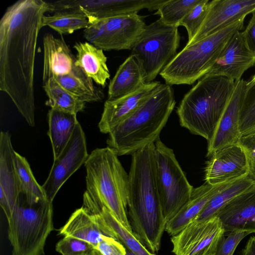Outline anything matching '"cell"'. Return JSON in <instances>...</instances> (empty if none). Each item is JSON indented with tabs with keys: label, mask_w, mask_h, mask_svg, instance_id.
<instances>
[{
	"label": "cell",
	"mask_w": 255,
	"mask_h": 255,
	"mask_svg": "<svg viewBox=\"0 0 255 255\" xmlns=\"http://www.w3.org/2000/svg\"><path fill=\"white\" fill-rule=\"evenodd\" d=\"M255 182V179L250 175L233 181L215 195L194 220H205L215 216L223 206L248 189Z\"/></svg>",
	"instance_id": "4316f807"
},
{
	"label": "cell",
	"mask_w": 255,
	"mask_h": 255,
	"mask_svg": "<svg viewBox=\"0 0 255 255\" xmlns=\"http://www.w3.org/2000/svg\"><path fill=\"white\" fill-rule=\"evenodd\" d=\"M160 84L159 81L146 83L130 94L116 99L107 100L98 124L100 131L109 133L113 128L133 113Z\"/></svg>",
	"instance_id": "e0dca14e"
},
{
	"label": "cell",
	"mask_w": 255,
	"mask_h": 255,
	"mask_svg": "<svg viewBox=\"0 0 255 255\" xmlns=\"http://www.w3.org/2000/svg\"><path fill=\"white\" fill-rule=\"evenodd\" d=\"M43 84L55 76L69 73L75 65L76 57L62 38L46 33L43 38Z\"/></svg>",
	"instance_id": "44dd1931"
},
{
	"label": "cell",
	"mask_w": 255,
	"mask_h": 255,
	"mask_svg": "<svg viewBox=\"0 0 255 255\" xmlns=\"http://www.w3.org/2000/svg\"><path fill=\"white\" fill-rule=\"evenodd\" d=\"M59 234L84 240L95 248L105 236L93 216L83 206L72 214Z\"/></svg>",
	"instance_id": "cb8c5ba5"
},
{
	"label": "cell",
	"mask_w": 255,
	"mask_h": 255,
	"mask_svg": "<svg viewBox=\"0 0 255 255\" xmlns=\"http://www.w3.org/2000/svg\"><path fill=\"white\" fill-rule=\"evenodd\" d=\"M95 249L102 255H126L125 246L117 240L106 236H103L101 241Z\"/></svg>",
	"instance_id": "d590c367"
},
{
	"label": "cell",
	"mask_w": 255,
	"mask_h": 255,
	"mask_svg": "<svg viewBox=\"0 0 255 255\" xmlns=\"http://www.w3.org/2000/svg\"><path fill=\"white\" fill-rule=\"evenodd\" d=\"M55 249L62 255H88L95 248L84 240L66 236L57 243Z\"/></svg>",
	"instance_id": "836d02e7"
},
{
	"label": "cell",
	"mask_w": 255,
	"mask_h": 255,
	"mask_svg": "<svg viewBox=\"0 0 255 255\" xmlns=\"http://www.w3.org/2000/svg\"><path fill=\"white\" fill-rule=\"evenodd\" d=\"M88 255H102V254L97 250L95 249L90 254Z\"/></svg>",
	"instance_id": "ab89813d"
},
{
	"label": "cell",
	"mask_w": 255,
	"mask_h": 255,
	"mask_svg": "<svg viewBox=\"0 0 255 255\" xmlns=\"http://www.w3.org/2000/svg\"><path fill=\"white\" fill-rule=\"evenodd\" d=\"M65 90L83 102L101 101L103 93L93 84L82 69L75 65L68 74L53 78Z\"/></svg>",
	"instance_id": "484cf974"
},
{
	"label": "cell",
	"mask_w": 255,
	"mask_h": 255,
	"mask_svg": "<svg viewBox=\"0 0 255 255\" xmlns=\"http://www.w3.org/2000/svg\"><path fill=\"white\" fill-rule=\"evenodd\" d=\"M246 82L243 79L235 82L230 99L213 136L208 141L207 156L210 157L216 151L237 143L240 137V114Z\"/></svg>",
	"instance_id": "9a60e30c"
},
{
	"label": "cell",
	"mask_w": 255,
	"mask_h": 255,
	"mask_svg": "<svg viewBox=\"0 0 255 255\" xmlns=\"http://www.w3.org/2000/svg\"><path fill=\"white\" fill-rule=\"evenodd\" d=\"M234 181L216 185L205 183L194 188L190 199L167 222L165 231L172 236L178 234L195 219L215 195Z\"/></svg>",
	"instance_id": "ffe728a7"
},
{
	"label": "cell",
	"mask_w": 255,
	"mask_h": 255,
	"mask_svg": "<svg viewBox=\"0 0 255 255\" xmlns=\"http://www.w3.org/2000/svg\"><path fill=\"white\" fill-rule=\"evenodd\" d=\"M89 155L85 133L78 122L67 145L54 160L49 175L42 186L49 201L53 202L63 184L85 164Z\"/></svg>",
	"instance_id": "7c38bea8"
},
{
	"label": "cell",
	"mask_w": 255,
	"mask_h": 255,
	"mask_svg": "<svg viewBox=\"0 0 255 255\" xmlns=\"http://www.w3.org/2000/svg\"><path fill=\"white\" fill-rule=\"evenodd\" d=\"M142 65L137 57L130 54L119 66L110 81L108 99L112 100L130 94L146 83Z\"/></svg>",
	"instance_id": "7402d4cb"
},
{
	"label": "cell",
	"mask_w": 255,
	"mask_h": 255,
	"mask_svg": "<svg viewBox=\"0 0 255 255\" xmlns=\"http://www.w3.org/2000/svg\"><path fill=\"white\" fill-rule=\"evenodd\" d=\"M241 136L255 133V74L247 81L240 114Z\"/></svg>",
	"instance_id": "4dcf8cb0"
},
{
	"label": "cell",
	"mask_w": 255,
	"mask_h": 255,
	"mask_svg": "<svg viewBox=\"0 0 255 255\" xmlns=\"http://www.w3.org/2000/svg\"><path fill=\"white\" fill-rule=\"evenodd\" d=\"M52 202L31 200L19 193L8 221L12 255H44L46 239L53 230Z\"/></svg>",
	"instance_id": "8992f818"
},
{
	"label": "cell",
	"mask_w": 255,
	"mask_h": 255,
	"mask_svg": "<svg viewBox=\"0 0 255 255\" xmlns=\"http://www.w3.org/2000/svg\"><path fill=\"white\" fill-rule=\"evenodd\" d=\"M246 17L222 29L185 46L160 73L166 84L191 85L211 70L226 44L244 27Z\"/></svg>",
	"instance_id": "52a82bcc"
},
{
	"label": "cell",
	"mask_w": 255,
	"mask_h": 255,
	"mask_svg": "<svg viewBox=\"0 0 255 255\" xmlns=\"http://www.w3.org/2000/svg\"><path fill=\"white\" fill-rule=\"evenodd\" d=\"M73 48L77 52L75 65L97 84L105 87L110 73L104 50L87 41L76 42Z\"/></svg>",
	"instance_id": "603a6c76"
},
{
	"label": "cell",
	"mask_w": 255,
	"mask_h": 255,
	"mask_svg": "<svg viewBox=\"0 0 255 255\" xmlns=\"http://www.w3.org/2000/svg\"><path fill=\"white\" fill-rule=\"evenodd\" d=\"M126 255H136L131 251H129V250L126 249Z\"/></svg>",
	"instance_id": "60d3db41"
},
{
	"label": "cell",
	"mask_w": 255,
	"mask_h": 255,
	"mask_svg": "<svg viewBox=\"0 0 255 255\" xmlns=\"http://www.w3.org/2000/svg\"><path fill=\"white\" fill-rule=\"evenodd\" d=\"M14 163L19 193L31 200L47 199L42 186L37 183L26 158L15 151Z\"/></svg>",
	"instance_id": "f1b7e54d"
},
{
	"label": "cell",
	"mask_w": 255,
	"mask_h": 255,
	"mask_svg": "<svg viewBox=\"0 0 255 255\" xmlns=\"http://www.w3.org/2000/svg\"><path fill=\"white\" fill-rule=\"evenodd\" d=\"M225 234L222 223L217 216L193 220L172 236V252L175 255H213Z\"/></svg>",
	"instance_id": "8fae6325"
},
{
	"label": "cell",
	"mask_w": 255,
	"mask_h": 255,
	"mask_svg": "<svg viewBox=\"0 0 255 255\" xmlns=\"http://www.w3.org/2000/svg\"><path fill=\"white\" fill-rule=\"evenodd\" d=\"M7 131L0 133V205L7 220L12 214L19 193L14 163L15 153Z\"/></svg>",
	"instance_id": "d6986e66"
},
{
	"label": "cell",
	"mask_w": 255,
	"mask_h": 255,
	"mask_svg": "<svg viewBox=\"0 0 255 255\" xmlns=\"http://www.w3.org/2000/svg\"><path fill=\"white\" fill-rule=\"evenodd\" d=\"M84 29L87 42L104 51L131 50L146 26L137 13L89 22Z\"/></svg>",
	"instance_id": "30bf717a"
},
{
	"label": "cell",
	"mask_w": 255,
	"mask_h": 255,
	"mask_svg": "<svg viewBox=\"0 0 255 255\" xmlns=\"http://www.w3.org/2000/svg\"><path fill=\"white\" fill-rule=\"evenodd\" d=\"M77 114L50 109L48 113V135L51 141L54 160L70 141L78 121Z\"/></svg>",
	"instance_id": "d4e9b609"
},
{
	"label": "cell",
	"mask_w": 255,
	"mask_h": 255,
	"mask_svg": "<svg viewBox=\"0 0 255 255\" xmlns=\"http://www.w3.org/2000/svg\"><path fill=\"white\" fill-rule=\"evenodd\" d=\"M48 97L46 106L51 109L77 114L83 111L85 103L80 101L52 78L43 84Z\"/></svg>",
	"instance_id": "83f0119b"
},
{
	"label": "cell",
	"mask_w": 255,
	"mask_h": 255,
	"mask_svg": "<svg viewBox=\"0 0 255 255\" xmlns=\"http://www.w3.org/2000/svg\"><path fill=\"white\" fill-rule=\"evenodd\" d=\"M249 234L250 233L244 231H234L225 234L213 255H233L241 241Z\"/></svg>",
	"instance_id": "e575fe53"
},
{
	"label": "cell",
	"mask_w": 255,
	"mask_h": 255,
	"mask_svg": "<svg viewBox=\"0 0 255 255\" xmlns=\"http://www.w3.org/2000/svg\"><path fill=\"white\" fill-rule=\"evenodd\" d=\"M201 0H166L154 13L163 23L179 26L183 17Z\"/></svg>",
	"instance_id": "1f68e13d"
},
{
	"label": "cell",
	"mask_w": 255,
	"mask_h": 255,
	"mask_svg": "<svg viewBox=\"0 0 255 255\" xmlns=\"http://www.w3.org/2000/svg\"><path fill=\"white\" fill-rule=\"evenodd\" d=\"M241 255H255V236L249 238Z\"/></svg>",
	"instance_id": "f35d334b"
},
{
	"label": "cell",
	"mask_w": 255,
	"mask_h": 255,
	"mask_svg": "<svg viewBox=\"0 0 255 255\" xmlns=\"http://www.w3.org/2000/svg\"><path fill=\"white\" fill-rule=\"evenodd\" d=\"M154 144L155 180L163 215L167 222L190 199L194 187L188 181L173 149L160 138Z\"/></svg>",
	"instance_id": "ba28073f"
},
{
	"label": "cell",
	"mask_w": 255,
	"mask_h": 255,
	"mask_svg": "<svg viewBox=\"0 0 255 255\" xmlns=\"http://www.w3.org/2000/svg\"><path fill=\"white\" fill-rule=\"evenodd\" d=\"M242 34L248 47L255 54V13L253 14Z\"/></svg>",
	"instance_id": "74e56055"
},
{
	"label": "cell",
	"mask_w": 255,
	"mask_h": 255,
	"mask_svg": "<svg viewBox=\"0 0 255 255\" xmlns=\"http://www.w3.org/2000/svg\"><path fill=\"white\" fill-rule=\"evenodd\" d=\"M255 13V0H213L201 26L186 46L222 29L238 19Z\"/></svg>",
	"instance_id": "5bb4252c"
},
{
	"label": "cell",
	"mask_w": 255,
	"mask_h": 255,
	"mask_svg": "<svg viewBox=\"0 0 255 255\" xmlns=\"http://www.w3.org/2000/svg\"><path fill=\"white\" fill-rule=\"evenodd\" d=\"M235 82L207 73L183 97L177 110L181 126L209 141L230 99Z\"/></svg>",
	"instance_id": "277c9868"
},
{
	"label": "cell",
	"mask_w": 255,
	"mask_h": 255,
	"mask_svg": "<svg viewBox=\"0 0 255 255\" xmlns=\"http://www.w3.org/2000/svg\"><path fill=\"white\" fill-rule=\"evenodd\" d=\"M247 155L238 143L214 152L206 163L205 183L211 185L230 182L249 175Z\"/></svg>",
	"instance_id": "4fadbf2b"
},
{
	"label": "cell",
	"mask_w": 255,
	"mask_h": 255,
	"mask_svg": "<svg viewBox=\"0 0 255 255\" xmlns=\"http://www.w3.org/2000/svg\"><path fill=\"white\" fill-rule=\"evenodd\" d=\"M155 144L131 155L128 173V221L134 236L151 253L158 252L166 221L155 176Z\"/></svg>",
	"instance_id": "7a4b0ae2"
},
{
	"label": "cell",
	"mask_w": 255,
	"mask_h": 255,
	"mask_svg": "<svg viewBox=\"0 0 255 255\" xmlns=\"http://www.w3.org/2000/svg\"><path fill=\"white\" fill-rule=\"evenodd\" d=\"M237 143L246 152L249 162V175L255 179V133L241 136Z\"/></svg>",
	"instance_id": "8d00e7d4"
},
{
	"label": "cell",
	"mask_w": 255,
	"mask_h": 255,
	"mask_svg": "<svg viewBox=\"0 0 255 255\" xmlns=\"http://www.w3.org/2000/svg\"><path fill=\"white\" fill-rule=\"evenodd\" d=\"M90 24L84 14L71 11H56L51 15H44L42 26H48L61 35L70 34L85 29Z\"/></svg>",
	"instance_id": "f546056e"
},
{
	"label": "cell",
	"mask_w": 255,
	"mask_h": 255,
	"mask_svg": "<svg viewBox=\"0 0 255 255\" xmlns=\"http://www.w3.org/2000/svg\"><path fill=\"white\" fill-rule=\"evenodd\" d=\"M225 234L244 231L255 234V182L237 195L216 214Z\"/></svg>",
	"instance_id": "ac0fdd59"
},
{
	"label": "cell",
	"mask_w": 255,
	"mask_h": 255,
	"mask_svg": "<svg viewBox=\"0 0 255 255\" xmlns=\"http://www.w3.org/2000/svg\"><path fill=\"white\" fill-rule=\"evenodd\" d=\"M178 27L158 19L145 26L132 47L131 54L140 61L146 83L153 81L177 54L180 39Z\"/></svg>",
	"instance_id": "9c48e42d"
},
{
	"label": "cell",
	"mask_w": 255,
	"mask_h": 255,
	"mask_svg": "<svg viewBox=\"0 0 255 255\" xmlns=\"http://www.w3.org/2000/svg\"><path fill=\"white\" fill-rule=\"evenodd\" d=\"M111 148H97L89 155L86 192L94 201L107 208L128 231L133 233L128 217V174Z\"/></svg>",
	"instance_id": "5b68a950"
},
{
	"label": "cell",
	"mask_w": 255,
	"mask_h": 255,
	"mask_svg": "<svg viewBox=\"0 0 255 255\" xmlns=\"http://www.w3.org/2000/svg\"><path fill=\"white\" fill-rule=\"evenodd\" d=\"M175 104L172 86L161 83L133 113L109 133L108 146L121 156L132 155L155 143Z\"/></svg>",
	"instance_id": "3957f363"
},
{
	"label": "cell",
	"mask_w": 255,
	"mask_h": 255,
	"mask_svg": "<svg viewBox=\"0 0 255 255\" xmlns=\"http://www.w3.org/2000/svg\"><path fill=\"white\" fill-rule=\"evenodd\" d=\"M255 65V54L248 47L242 32H236L228 41L208 73L224 76L235 82Z\"/></svg>",
	"instance_id": "2e32d148"
},
{
	"label": "cell",
	"mask_w": 255,
	"mask_h": 255,
	"mask_svg": "<svg viewBox=\"0 0 255 255\" xmlns=\"http://www.w3.org/2000/svg\"><path fill=\"white\" fill-rule=\"evenodd\" d=\"M49 2L19 0L0 20V90L31 127L35 125L34 76L37 39Z\"/></svg>",
	"instance_id": "6da1fadb"
},
{
	"label": "cell",
	"mask_w": 255,
	"mask_h": 255,
	"mask_svg": "<svg viewBox=\"0 0 255 255\" xmlns=\"http://www.w3.org/2000/svg\"><path fill=\"white\" fill-rule=\"evenodd\" d=\"M209 0H201L181 20L179 26H183L188 33V42H190L196 34L206 16Z\"/></svg>",
	"instance_id": "d6a6232c"
}]
</instances>
